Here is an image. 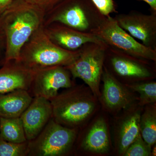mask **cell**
Masks as SVG:
<instances>
[{
	"label": "cell",
	"mask_w": 156,
	"mask_h": 156,
	"mask_svg": "<svg viewBox=\"0 0 156 156\" xmlns=\"http://www.w3.org/2000/svg\"><path fill=\"white\" fill-rule=\"evenodd\" d=\"M45 14L39 8L23 0L13 1L0 17L6 37L5 62L19 60L23 45L43 26Z\"/></svg>",
	"instance_id": "cell-1"
},
{
	"label": "cell",
	"mask_w": 156,
	"mask_h": 156,
	"mask_svg": "<svg viewBox=\"0 0 156 156\" xmlns=\"http://www.w3.org/2000/svg\"><path fill=\"white\" fill-rule=\"evenodd\" d=\"M52 118L62 126L80 130L98 109L99 100L88 86L74 85L50 100Z\"/></svg>",
	"instance_id": "cell-2"
},
{
	"label": "cell",
	"mask_w": 156,
	"mask_h": 156,
	"mask_svg": "<svg viewBox=\"0 0 156 156\" xmlns=\"http://www.w3.org/2000/svg\"><path fill=\"white\" fill-rule=\"evenodd\" d=\"M80 49L70 51L57 46L48 37L42 26L23 45L18 61L34 70L54 66L66 67L79 57Z\"/></svg>",
	"instance_id": "cell-3"
},
{
	"label": "cell",
	"mask_w": 156,
	"mask_h": 156,
	"mask_svg": "<svg viewBox=\"0 0 156 156\" xmlns=\"http://www.w3.org/2000/svg\"><path fill=\"white\" fill-rule=\"evenodd\" d=\"M90 32L102 40L112 50L144 62L156 60V50L135 40L110 16L105 17Z\"/></svg>",
	"instance_id": "cell-4"
},
{
	"label": "cell",
	"mask_w": 156,
	"mask_h": 156,
	"mask_svg": "<svg viewBox=\"0 0 156 156\" xmlns=\"http://www.w3.org/2000/svg\"><path fill=\"white\" fill-rule=\"evenodd\" d=\"M79 131L62 126L52 118L35 139L28 141L27 156L73 154Z\"/></svg>",
	"instance_id": "cell-5"
},
{
	"label": "cell",
	"mask_w": 156,
	"mask_h": 156,
	"mask_svg": "<svg viewBox=\"0 0 156 156\" xmlns=\"http://www.w3.org/2000/svg\"><path fill=\"white\" fill-rule=\"evenodd\" d=\"M108 48L105 45L86 44L80 49V55L75 61L65 67L73 79L82 80L98 99L100 96V83Z\"/></svg>",
	"instance_id": "cell-6"
},
{
	"label": "cell",
	"mask_w": 156,
	"mask_h": 156,
	"mask_svg": "<svg viewBox=\"0 0 156 156\" xmlns=\"http://www.w3.org/2000/svg\"><path fill=\"white\" fill-rule=\"evenodd\" d=\"M104 17L100 14H91L79 3L64 0L46 13L43 27L57 23L80 31L90 32Z\"/></svg>",
	"instance_id": "cell-7"
},
{
	"label": "cell",
	"mask_w": 156,
	"mask_h": 156,
	"mask_svg": "<svg viewBox=\"0 0 156 156\" xmlns=\"http://www.w3.org/2000/svg\"><path fill=\"white\" fill-rule=\"evenodd\" d=\"M106 117H95L89 126L79 130L73 154H107L111 148L109 130Z\"/></svg>",
	"instance_id": "cell-8"
},
{
	"label": "cell",
	"mask_w": 156,
	"mask_h": 156,
	"mask_svg": "<svg viewBox=\"0 0 156 156\" xmlns=\"http://www.w3.org/2000/svg\"><path fill=\"white\" fill-rule=\"evenodd\" d=\"M99 102L106 111L116 114L137 104V96L104 66Z\"/></svg>",
	"instance_id": "cell-9"
},
{
	"label": "cell",
	"mask_w": 156,
	"mask_h": 156,
	"mask_svg": "<svg viewBox=\"0 0 156 156\" xmlns=\"http://www.w3.org/2000/svg\"><path fill=\"white\" fill-rule=\"evenodd\" d=\"M71 76L65 66L36 70L28 92L33 98L43 97L50 100L58 94L60 89H67L75 84Z\"/></svg>",
	"instance_id": "cell-10"
},
{
	"label": "cell",
	"mask_w": 156,
	"mask_h": 156,
	"mask_svg": "<svg viewBox=\"0 0 156 156\" xmlns=\"http://www.w3.org/2000/svg\"><path fill=\"white\" fill-rule=\"evenodd\" d=\"M119 25L142 44L156 50V13L120 14L115 17Z\"/></svg>",
	"instance_id": "cell-11"
},
{
	"label": "cell",
	"mask_w": 156,
	"mask_h": 156,
	"mask_svg": "<svg viewBox=\"0 0 156 156\" xmlns=\"http://www.w3.org/2000/svg\"><path fill=\"white\" fill-rule=\"evenodd\" d=\"M43 27L50 40L65 50L76 51L89 43L107 45L92 33L80 31L61 23H53Z\"/></svg>",
	"instance_id": "cell-12"
},
{
	"label": "cell",
	"mask_w": 156,
	"mask_h": 156,
	"mask_svg": "<svg viewBox=\"0 0 156 156\" xmlns=\"http://www.w3.org/2000/svg\"><path fill=\"white\" fill-rule=\"evenodd\" d=\"M138 105L123 111L115 121V151L123 156L128 146L140 133L139 122L143 109Z\"/></svg>",
	"instance_id": "cell-13"
},
{
	"label": "cell",
	"mask_w": 156,
	"mask_h": 156,
	"mask_svg": "<svg viewBox=\"0 0 156 156\" xmlns=\"http://www.w3.org/2000/svg\"><path fill=\"white\" fill-rule=\"evenodd\" d=\"M50 101L41 97L33 98L29 105L20 116L28 141L36 138L52 118Z\"/></svg>",
	"instance_id": "cell-14"
},
{
	"label": "cell",
	"mask_w": 156,
	"mask_h": 156,
	"mask_svg": "<svg viewBox=\"0 0 156 156\" xmlns=\"http://www.w3.org/2000/svg\"><path fill=\"white\" fill-rule=\"evenodd\" d=\"M34 73L18 60L5 62L0 68V94L19 89L28 91Z\"/></svg>",
	"instance_id": "cell-15"
},
{
	"label": "cell",
	"mask_w": 156,
	"mask_h": 156,
	"mask_svg": "<svg viewBox=\"0 0 156 156\" xmlns=\"http://www.w3.org/2000/svg\"><path fill=\"white\" fill-rule=\"evenodd\" d=\"M112 50V49H111ZM113 54L110 58V63L114 71L119 76L133 80L143 81L150 80L153 75L149 68L142 62L137 61L131 56L118 51L112 50Z\"/></svg>",
	"instance_id": "cell-16"
},
{
	"label": "cell",
	"mask_w": 156,
	"mask_h": 156,
	"mask_svg": "<svg viewBox=\"0 0 156 156\" xmlns=\"http://www.w3.org/2000/svg\"><path fill=\"white\" fill-rule=\"evenodd\" d=\"M33 99L30 92L23 89L0 94V117H20Z\"/></svg>",
	"instance_id": "cell-17"
},
{
	"label": "cell",
	"mask_w": 156,
	"mask_h": 156,
	"mask_svg": "<svg viewBox=\"0 0 156 156\" xmlns=\"http://www.w3.org/2000/svg\"><path fill=\"white\" fill-rule=\"evenodd\" d=\"M139 128L143 139L152 148L156 141V103L144 107L140 119Z\"/></svg>",
	"instance_id": "cell-18"
},
{
	"label": "cell",
	"mask_w": 156,
	"mask_h": 156,
	"mask_svg": "<svg viewBox=\"0 0 156 156\" xmlns=\"http://www.w3.org/2000/svg\"><path fill=\"white\" fill-rule=\"evenodd\" d=\"M0 137L7 141L17 143L27 141L20 117H0Z\"/></svg>",
	"instance_id": "cell-19"
},
{
	"label": "cell",
	"mask_w": 156,
	"mask_h": 156,
	"mask_svg": "<svg viewBox=\"0 0 156 156\" xmlns=\"http://www.w3.org/2000/svg\"><path fill=\"white\" fill-rule=\"evenodd\" d=\"M130 90L138 93L137 104L144 107L156 102V83L155 81L125 84Z\"/></svg>",
	"instance_id": "cell-20"
},
{
	"label": "cell",
	"mask_w": 156,
	"mask_h": 156,
	"mask_svg": "<svg viewBox=\"0 0 156 156\" xmlns=\"http://www.w3.org/2000/svg\"><path fill=\"white\" fill-rule=\"evenodd\" d=\"M28 141L17 143L0 137V156H27Z\"/></svg>",
	"instance_id": "cell-21"
},
{
	"label": "cell",
	"mask_w": 156,
	"mask_h": 156,
	"mask_svg": "<svg viewBox=\"0 0 156 156\" xmlns=\"http://www.w3.org/2000/svg\"><path fill=\"white\" fill-rule=\"evenodd\" d=\"M152 148L144 140L140 133L136 136L124 153V156H151Z\"/></svg>",
	"instance_id": "cell-22"
},
{
	"label": "cell",
	"mask_w": 156,
	"mask_h": 156,
	"mask_svg": "<svg viewBox=\"0 0 156 156\" xmlns=\"http://www.w3.org/2000/svg\"><path fill=\"white\" fill-rule=\"evenodd\" d=\"M97 11L105 17L115 12L113 0H91Z\"/></svg>",
	"instance_id": "cell-23"
},
{
	"label": "cell",
	"mask_w": 156,
	"mask_h": 156,
	"mask_svg": "<svg viewBox=\"0 0 156 156\" xmlns=\"http://www.w3.org/2000/svg\"><path fill=\"white\" fill-rule=\"evenodd\" d=\"M44 11L45 14L64 0H23Z\"/></svg>",
	"instance_id": "cell-24"
},
{
	"label": "cell",
	"mask_w": 156,
	"mask_h": 156,
	"mask_svg": "<svg viewBox=\"0 0 156 156\" xmlns=\"http://www.w3.org/2000/svg\"><path fill=\"white\" fill-rule=\"evenodd\" d=\"M6 50L5 34L0 18V66L5 62Z\"/></svg>",
	"instance_id": "cell-25"
},
{
	"label": "cell",
	"mask_w": 156,
	"mask_h": 156,
	"mask_svg": "<svg viewBox=\"0 0 156 156\" xmlns=\"http://www.w3.org/2000/svg\"><path fill=\"white\" fill-rule=\"evenodd\" d=\"M14 0H0V17L11 5Z\"/></svg>",
	"instance_id": "cell-26"
},
{
	"label": "cell",
	"mask_w": 156,
	"mask_h": 156,
	"mask_svg": "<svg viewBox=\"0 0 156 156\" xmlns=\"http://www.w3.org/2000/svg\"><path fill=\"white\" fill-rule=\"evenodd\" d=\"M147 3L151 9L154 11V13H156V0H140Z\"/></svg>",
	"instance_id": "cell-27"
}]
</instances>
